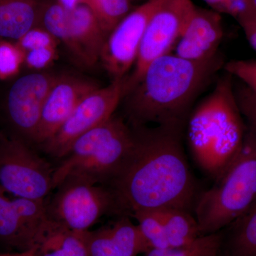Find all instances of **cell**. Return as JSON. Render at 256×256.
Instances as JSON below:
<instances>
[{
	"label": "cell",
	"mask_w": 256,
	"mask_h": 256,
	"mask_svg": "<svg viewBox=\"0 0 256 256\" xmlns=\"http://www.w3.org/2000/svg\"><path fill=\"white\" fill-rule=\"evenodd\" d=\"M203 1H204L212 8V10L216 11L225 0H203Z\"/></svg>",
	"instance_id": "4dcf8cb0"
},
{
	"label": "cell",
	"mask_w": 256,
	"mask_h": 256,
	"mask_svg": "<svg viewBox=\"0 0 256 256\" xmlns=\"http://www.w3.org/2000/svg\"><path fill=\"white\" fill-rule=\"evenodd\" d=\"M224 70L256 95V60H232L225 64Z\"/></svg>",
	"instance_id": "d4e9b609"
},
{
	"label": "cell",
	"mask_w": 256,
	"mask_h": 256,
	"mask_svg": "<svg viewBox=\"0 0 256 256\" xmlns=\"http://www.w3.org/2000/svg\"><path fill=\"white\" fill-rule=\"evenodd\" d=\"M0 186V244L16 252L32 248L50 216L45 202L8 198Z\"/></svg>",
	"instance_id": "7c38bea8"
},
{
	"label": "cell",
	"mask_w": 256,
	"mask_h": 256,
	"mask_svg": "<svg viewBox=\"0 0 256 256\" xmlns=\"http://www.w3.org/2000/svg\"><path fill=\"white\" fill-rule=\"evenodd\" d=\"M25 64V52L16 42L0 38V80L14 78Z\"/></svg>",
	"instance_id": "cb8c5ba5"
},
{
	"label": "cell",
	"mask_w": 256,
	"mask_h": 256,
	"mask_svg": "<svg viewBox=\"0 0 256 256\" xmlns=\"http://www.w3.org/2000/svg\"><path fill=\"white\" fill-rule=\"evenodd\" d=\"M58 50L56 47H46L25 52V64L28 68L42 70L50 67L58 58Z\"/></svg>",
	"instance_id": "83f0119b"
},
{
	"label": "cell",
	"mask_w": 256,
	"mask_h": 256,
	"mask_svg": "<svg viewBox=\"0 0 256 256\" xmlns=\"http://www.w3.org/2000/svg\"><path fill=\"white\" fill-rule=\"evenodd\" d=\"M0 256H35L32 250L28 252H4L0 254Z\"/></svg>",
	"instance_id": "d6a6232c"
},
{
	"label": "cell",
	"mask_w": 256,
	"mask_h": 256,
	"mask_svg": "<svg viewBox=\"0 0 256 256\" xmlns=\"http://www.w3.org/2000/svg\"><path fill=\"white\" fill-rule=\"evenodd\" d=\"M54 168L14 134L0 132V186L18 198L46 201Z\"/></svg>",
	"instance_id": "52a82bcc"
},
{
	"label": "cell",
	"mask_w": 256,
	"mask_h": 256,
	"mask_svg": "<svg viewBox=\"0 0 256 256\" xmlns=\"http://www.w3.org/2000/svg\"></svg>",
	"instance_id": "d590c367"
},
{
	"label": "cell",
	"mask_w": 256,
	"mask_h": 256,
	"mask_svg": "<svg viewBox=\"0 0 256 256\" xmlns=\"http://www.w3.org/2000/svg\"></svg>",
	"instance_id": "8d00e7d4"
},
{
	"label": "cell",
	"mask_w": 256,
	"mask_h": 256,
	"mask_svg": "<svg viewBox=\"0 0 256 256\" xmlns=\"http://www.w3.org/2000/svg\"><path fill=\"white\" fill-rule=\"evenodd\" d=\"M106 38L100 24L86 5L79 4L66 10L58 40L78 65L86 68L95 66L100 62Z\"/></svg>",
	"instance_id": "4fadbf2b"
},
{
	"label": "cell",
	"mask_w": 256,
	"mask_h": 256,
	"mask_svg": "<svg viewBox=\"0 0 256 256\" xmlns=\"http://www.w3.org/2000/svg\"><path fill=\"white\" fill-rule=\"evenodd\" d=\"M98 88L100 86L89 79L60 74L45 102L34 144L41 146L50 140L80 101Z\"/></svg>",
	"instance_id": "5bb4252c"
},
{
	"label": "cell",
	"mask_w": 256,
	"mask_h": 256,
	"mask_svg": "<svg viewBox=\"0 0 256 256\" xmlns=\"http://www.w3.org/2000/svg\"><path fill=\"white\" fill-rule=\"evenodd\" d=\"M16 42L24 52L46 47L58 48L60 43L52 34L42 26L32 28Z\"/></svg>",
	"instance_id": "484cf974"
},
{
	"label": "cell",
	"mask_w": 256,
	"mask_h": 256,
	"mask_svg": "<svg viewBox=\"0 0 256 256\" xmlns=\"http://www.w3.org/2000/svg\"><path fill=\"white\" fill-rule=\"evenodd\" d=\"M164 0H146L134 8L110 32L100 62L112 80L127 78L137 62L148 23Z\"/></svg>",
	"instance_id": "30bf717a"
},
{
	"label": "cell",
	"mask_w": 256,
	"mask_h": 256,
	"mask_svg": "<svg viewBox=\"0 0 256 256\" xmlns=\"http://www.w3.org/2000/svg\"><path fill=\"white\" fill-rule=\"evenodd\" d=\"M46 0H0V38L18 42L40 26Z\"/></svg>",
	"instance_id": "ac0fdd59"
},
{
	"label": "cell",
	"mask_w": 256,
	"mask_h": 256,
	"mask_svg": "<svg viewBox=\"0 0 256 256\" xmlns=\"http://www.w3.org/2000/svg\"><path fill=\"white\" fill-rule=\"evenodd\" d=\"M80 4L92 10L107 37L133 10L132 0H80Z\"/></svg>",
	"instance_id": "44dd1931"
},
{
	"label": "cell",
	"mask_w": 256,
	"mask_h": 256,
	"mask_svg": "<svg viewBox=\"0 0 256 256\" xmlns=\"http://www.w3.org/2000/svg\"><path fill=\"white\" fill-rule=\"evenodd\" d=\"M224 36L222 14L195 5L172 53L192 62L210 60L220 54Z\"/></svg>",
	"instance_id": "9a60e30c"
},
{
	"label": "cell",
	"mask_w": 256,
	"mask_h": 256,
	"mask_svg": "<svg viewBox=\"0 0 256 256\" xmlns=\"http://www.w3.org/2000/svg\"><path fill=\"white\" fill-rule=\"evenodd\" d=\"M216 256H217V255H216Z\"/></svg>",
	"instance_id": "e575fe53"
},
{
	"label": "cell",
	"mask_w": 256,
	"mask_h": 256,
	"mask_svg": "<svg viewBox=\"0 0 256 256\" xmlns=\"http://www.w3.org/2000/svg\"><path fill=\"white\" fill-rule=\"evenodd\" d=\"M255 11L252 0H225L216 12L230 15L238 22Z\"/></svg>",
	"instance_id": "f1b7e54d"
},
{
	"label": "cell",
	"mask_w": 256,
	"mask_h": 256,
	"mask_svg": "<svg viewBox=\"0 0 256 256\" xmlns=\"http://www.w3.org/2000/svg\"><path fill=\"white\" fill-rule=\"evenodd\" d=\"M66 8L72 9L80 4V0H58Z\"/></svg>",
	"instance_id": "1f68e13d"
},
{
	"label": "cell",
	"mask_w": 256,
	"mask_h": 256,
	"mask_svg": "<svg viewBox=\"0 0 256 256\" xmlns=\"http://www.w3.org/2000/svg\"><path fill=\"white\" fill-rule=\"evenodd\" d=\"M194 6L192 0H164L158 8L146 26L136 65L124 79V96L152 62L173 52Z\"/></svg>",
	"instance_id": "9c48e42d"
},
{
	"label": "cell",
	"mask_w": 256,
	"mask_h": 256,
	"mask_svg": "<svg viewBox=\"0 0 256 256\" xmlns=\"http://www.w3.org/2000/svg\"><path fill=\"white\" fill-rule=\"evenodd\" d=\"M256 202V128L247 124L242 150L225 174L197 197L201 236L220 233Z\"/></svg>",
	"instance_id": "5b68a950"
},
{
	"label": "cell",
	"mask_w": 256,
	"mask_h": 256,
	"mask_svg": "<svg viewBox=\"0 0 256 256\" xmlns=\"http://www.w3.org/2000/svg\"><path fill=\"white\" fill-rule=\"evenodd\" d=\"M220 234L217 256H256V202Z\"/></svg>",
	"instance_id": "d6986e66"
},
{
	"label": "cell",
	"mask_w": 256,
	"mask_h": 256,
	"mask_svg": "<svg viewBox=\"0 0 256 256\" xmlns=\"http://www.w3.org/2000/svg\"><path fill=\"white\" fill-rule=\"evenodd\" d=\"M236 96L240 111L247 124L256 128V95L246 86L239 82L237 86L234 84Z\"/></svg>",
	"instance_id": "4316f807"
},
{
	"label": "cell",
	"mask_w": 256,
	"mask_h": 256,
	"mask_svg": "<svg viewBox=\"0 0 256 256\" xmlns=\"http://www.w3.org/2000/svg\"><path fill=\"white\" fill-rule=\"evenodd\" d=\"M124 79L112 80L84 98L58 132L41 146L44 152L63 159L79 138L112 118L124 98Z\"/></svg>",
	"instance_id": "ba28073f"
},
{
	"label": "cell",
	"mask_w": 256,
	"mask_h": 256,
	"mask_svg": "<svg viewBox=\"0 0 256 256\" xmlns=\"http://www.w3.org/2000/svg\"><path fill=\"white\" fill-rule=\"evenodd\" d=\"M170 248L188 246L201 236L194 215L188 210L168 208L156 210Z\"/></svg>",
	"instance_id": "ffe728a7"
},
{
	"label": "cell",
	"mask_w": 256,
	"mask_h": 256,
	"mask_svg": "<svg viewBox=\"0 0 256 256\" xmlns=\"http://www.w3.org/2000/svg\"><path fill=\"white\" fill-rule=\"evenodd\" d=\"M250 46L256 52V11L238 22Z\"/></svg>",
	"instance_id": "f546056e"
},
{
	"label": "cell",
	"mask_w": 256,
	"mask_h": 256,
	"mask_svg": "<svg viewBox=\"0 0 256 256\" xmlns=\"http://www.w3.org/2000/svg\"><path fill=\"white\" fill-rule=\"evenodd\" d=\"M131 217L137 220L141 233L150 244L152 249L170 248L164 226L156 210L136 212Z\"/></svg>",
	"instance_id": "7402d4cb"
},
{
	"label": "cell",
	"mask_w": 256,
	"mask_h": 256,
	"mask_svg": "<svg viewBox=\"0 0 256 256\" xmlns=\"http://www.w3.org/2000/svg\"><path fill=\"white\" fill-rule=\"evenodd\" d=\"M220 234L205 236L188 246L152 249L148 256H215L220 247Z\"/></svg>",
	"instance_id": "603a6c76"
},
{
	"label": "cell",
	"mask_w": 256,
	"mask_h": 256,
	"mask_svg": "<svg viewBox=\"0 0 256 256\" xmlns=\"http://www.w3.org/2000/svg\"><path fill=\"white\" fill-rule=\"evenodd\" d=\"M210 95L193 109L186 129L192 156L212 180H220L242 150L247 132L234 88L224 72Z\"/></svg>",
	"instance_id": "3957f363"
},
{
	"label": "cell",
	"mask_w": 256,
	"mask_h": 256,
	"mask_svg": "<svg viewBox=\"0 0 256 256\" xmlns=\"http://www.w3.org/2000/svg\"><path fill=\"white\" fill-rule=\"evenodd\" d=\"M30 250L35 256H89L86 232L72 230L50 217Z\"/></svg>",
	"instance_id": "e0dca14e"
},
{
	"label": "cell",
	"mask_w": 256,
	"mask_h": 256,
	"mask_svg": "<svg viewBox=\"0 0 256 256\" xmlns=\"http://www.w3.org/2000/svg\"><path fill=\"white\" fill-rule=\"evenodd\" d=\"M252 3H254V6H255L256 10V0H252Z\"/></svg>",
	"instance_id": "836d02e7"
},
{
	"label": "cell",
	"mask_w": 256,
	"mask_h": 256,
	"mask_svg": "<svg viewBox=\"0 0 256 256\" xmlns=\"http://www.w3.org/2000/svg\"><path fill=\"white\" fill-rule=\"evenodd\" d=\"M56 190L52 200L46 202L48 216L72 230L88 232L104 216H119L116 198L108 186L68 176Z\"/></svg>",
	"instance_id": "8992f818"
},
{
	"label": "cell",
	"mask_w": 256,
	"mask_h": 256,
	"mask_svg": "<svg viewBox=\"0 0 256 256\" xmlns=\"http://www.w3.org/2000/svg\"><path fill=\"white\" fill-rule=\"evenodd\" d=\"M132 129L130 154L108 186L116 198L119 216L168 208L190 212L198 195L184 150V132L154 127Z\"/></svg>",
	"instance_id": "6da1fadb"
},
{
	"label": "cell",
	"mask_w": 256,
	"mask_h": 256,
	"mask_svg": "<svg viewBox=\"0 0 256 256\" xmlns=\"http://www.w3.org/2000/svg\"><path fill=\"white\" fill-rule=\"evenodd\" d=\"M60 74L36 72L24 76L8 92L6 114L12 134L32 146L44 106Z\"/></svg>",
	"instance_id": "8fae6325"
},
{
	"label": "cell",
	"mask_w": 256,
	"mask_h": 256,
	"mask_svg": "<svg viewBox=\"0 0 256 256\" xmlns=\"http://www.w3.org/2000/svg\"><path fill=\"white\" fill-rule=\"evenodd\" d=\"M134 133L122 116L108 120L78 138L54 168L52 190L68 176H76L108 186L117 176L132 150Z\"/></svg>",
	"instance_id": "277c9868"
},
{
	"label": "cell",
	"mask_w": 256,
	"mask_h": 256,
	"mask_svg": "<svg viewBox=\"0 0 256 256\" xmlns=\"http://www.w3.org/2000/svg\"><path fill=\"white\" fill-rule=\"evenodd\" d=\"M89 256H138L152 248L127 216L98 230L86 232Z\"/></svg>",
	"instance_id": "2e32d148"
},
{
	"label": "cell",
	"mask_w": 256,
	"mask_h": 256,
	"mask_svg": "<svg viewBox=\"0 0 256 256\" xmlns=\"http://www.w3.org/2000/svg\"><path fill=\"white\" fill-rule=\"evenodd\" d=\"M225 64L220 54L203 62L184 60L172 52L160 57L124 96L122 118L132 128L184 132L197 99Z\"/></svg>",
	"instance_id": "7a4b0ae2"
}]
</instances>
